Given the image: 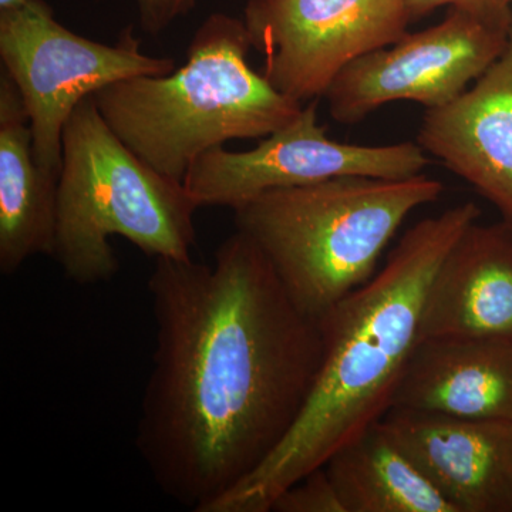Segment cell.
<instances>
[{"label":"cell","mask_w":512,"mask_h":512,"mask_svg":"<svg viewBox=\"0 0 512 512\" xmlns=\"http://www.w3.org/2000/svg\"><path fill=\"white\" fill-rule=\"evenodd\" d=\"M147 286L156 350L137 450L167 497L208 512L295 426L322 365V330L239 231L214 265L156 258Z\"/></svg>","instance_id":"6da1fadb"},{"label":"cell","mask_w":512,"mask_h":512,"mask_svg":"<svg viewBox=\"0 0 512 512\" xmlns=\"http://www.w3.org/2000/svg\"><path fill=\"white\" fill-rule=\"evenodd\" d=\"M480 217V208L468 201L417 222L379 274L319 319L323 359L305 409L264 464L210 512H271L286 488L383 419L419 342L431 281L460 235Z\"/></svg>","instance_id":"7a4b0ae2"},{"label":"cell","mask_w":512,"mask_h":512,"mask_svg":"<svg viewBox=\"0 0 512 512\" xmlns=\"http://www.w3.org/2000/svg\"><path fill=\"white\" fill-rule=\"evenodd\" d=\"M244 20L212 13L192 36L183 66L120 80L93 94L111 130L158 173L183 183L192 164L232 140L265 138L292 123L301 101L248 63Z\"/></svg>","instance_id":"3957f363"},{"label":"cell","mask_w":512,"mask_h":512,"mask_svg":"<svg viewBox=\"0 0 512 512\" xmlns=\"http://www.w3.org/2000/svg\"><path fill=\"white\" fill-rule=\"evenodd\" d=\"M444 185L419 174L346 175L259 195L234 210L237 231L261 249L295 305L319 320L375 276L406 218Z\"/></svg>","instance_id":"277c9868"},{"label":"cell","mask_w":512,"mask_h":512,"mask_svg":"<svg viewBox=\"0 0 512 512\" xmlns=\"http://www.w3.org/2000/svg\"><path fill=\"white\" fill-rule=\"evenodd\" d=\"M198 205L180 181L158 173L126 146L93 97L63 131L55 258L70 281L107 282L119 271L111 237L153 258L190 259Z\"/></svg>","instance_id":"5b68a950"},{"label":"cell","mask_w":512,"mask_h":512,"mask_svg":"<svg viewBox=\"0 0 512 512\" xmlns=\"http://www.w3.org/2000/svg\"><path fill=\"white\" fill-rule=\"evenodd\" d=\"M0 59L25 101L37 164L59 175L64 127L84 99L120 80L177 69L173 57L141 52L133 26L104 45L57 22L45 0L0 10Z\"/></svg>","instance_id":"8992f818"},{"label":"cell","mask_w":512,"mask_h":512,"mask_svg":"<svg viewBox=\"0 0 512 512\" xmlns=\"http://www.w3.org/2000/svg\"><path fill=\"white\" fill-rule=\"evenodd\" d=\"M429 164L417 141L359 146L333 140L319 124L316 99L252 150L208 151L191 165L183 184L198 207L235 210L268 191L346 175L400 180L423 174Z\"/></svg>","instance_id":"52a82bcc"},{"label":"cell","mask_w":512,"mask_h":512,"mask_svg":"<svg viewBox=\"0 0 512 512\" xmlns=\"http://www.w3.org/2000/svg\"><path fill=\"white\" fill-rule=\"evenodd\" d=\"M262 74L292 99L325 96L348 64L399 42L412 23L406 0H249L244 9Z\"/></svg>","instance_id":"ba28073f"},{"label":"cell","mask_w":512,"mask_h":512,"mask_svg":"<svg viewBox=\"0 0 512 512\" xmlns=\"http://www.w3.org/2000/svg\"><path fill=\"white\" fill-rule=\"evenodd\" d=\"M511 28L451 8L443 22L406 33L348 64L325 93L330 116L356 124L393 101L446 106L503 55Z\"/></svg>","instance_id":"9c48e42d"},{"label":"cell","mask_w":512,"mask_h":512,"mask_svg":"<svg viewBox=\"0 0 512 512\" xmlns=\"http://www.w3.org/2000/svg\"><path fill=\"white\" fill-rule=\"evenodd\" d=\"M380 423L456 512H512V423L402 407Z\"/></svg>","instance_id":"30bf717a"},{"label":"cell","mask_w":512,"mask_h":512,"mask_svg":"<svg viewBox=\"0 0 512 512\" xmlns=\"http://www.w3.org/2000/svg\"><path fill=\"white\" fill-rule=\"evenodd\" d=\"M417 144L512 225V26L503 55L474 87L426 110Z\"/></svg>","instance_id":"8fae6325"},{"label":"cell","mask_w":512,"mask_h":512,"mask_svg":"<svg viewBox=\"0 0 512 512\" xmlns=\"http://www.w3.org/2000/svg\"><path fill=\"white\" fill-rule=\"evenodd\" d=\"M512 343V225L476 221L447 252L427 291L419 340Z\"/></svg>","instance_id":"7c38bea8"},{"label":"cell","mask_w":512,"mask_h":512,"mask_svg":"<svg viewBox=\"0 0 512 512\" xmlns=\"http://www.w3.org/2000/svg\"><path fill=\"white\" fill-rule=\"evenodd\" d=\"M392 407L512 423V343L478 338L419 340Z\"/></svg>","instance_id":"4fadbf2b"},{"label":"cell","mask_w":512,"mask_h":512,"mask_svg":"<svg viewBox=\"0 0 512 512\" xmlns=\"http://www.w3.org/2000/svg\"><path fill=\"white\" fill-rule=\"evenodd\" d=\"M59 174L37 164L22 94L0 73V272L13 275L36 255L55 254Z\"/></svg>","instance_id":"5bb4252c"},{"label":"cell","mask_w":512,"mask_h":512,"mask_svg":"<svg viewBox=\"0 0 512 512\" xmlns=\"http://www.w3.org/2000/svg\"><path fill=\"white\" fill-rule=\"evenodd\" d=\"M323 467L345 512H456L380 421L335 451Z\"/></svg>","instance_id":"9a60e30c"},{"label":"cell","mask_w":512,"mask_h":512,"mask_svg":"<svg viewBox=\"0 0 512 512\" xmlns=\"http://www.w3.org/2000/svg\"><path fill=\"white\" fill-rule=\"evenodd\" d=\"M271 511L345 512V508L340 503L325 467H319L286 488L272 504Z\"/></svg>","instance_id":"2e32d148"},{"label":"cell","mask_w":512,"mask_h":512,"mask_svg":"<svg viewBox=\"0 0 512 512\" xmlns=\"http://www.w3.org/2000/svg\"><path fill=\"white\" fill-rule=\"evenodd\" d=\"M412 22L426 18L441 6L468 10L480 18L511 28L512 10L507 0H406Z\"/></svg>","instance_id":"e0dca14e"},{"label":"cell","mask_w":512,"mask_h":512,"mask_svg":"<svg viewBox=\"0 0 512 512\" xmlns=\"http://www.w3.org/2000/svg\"><path fill=\"white\" fill-rule=\"evenodd\" d=\"M134 3L141 29L148 35L157 36L170 28L175 20L190 15L197 0H134Z\"/></svg>","instance_id":"ac0fdd59"},{"label":"cell","mask_w":512,"mask_h":512,"mask_svg":"<svg viewBox=\"0 0 512 512\" xmlns=\"http://www.w3.org/2000/svg\"><path fill=\"white\" fill-rule=\"evenodd\" d=\"M23 2H25V0H0V10L15 8V6Z\"/></svg>","instance_id":"d6986e66"},{"label":"cell","mask_w":512,"mask_h":512,"mask_svg":"<svg viewBox=\"0 0 512 512\" xmlns=\"http://www.w3.org/2000/svg\"><path fill=\"white\" fill-rule=\"evenodd\" d=\"M507 2H508V3H511V2H512V0H507Z\"/></svg>","instance_id":"ffe728a7"}]
</instances>
